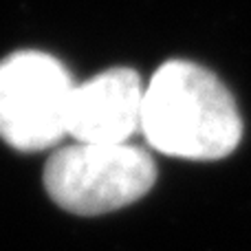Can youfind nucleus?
Wrapping results in <instances>:
<instances>
[{"instance_id":"nucleus-1","label":"nucleus","mask_w":251,"mask_h":251,"mask_svg":"<svg viewBox=\"0 0 251 251\" xmlns=\"http://www.w3.org/2000/svg\"><path fill=\"white\" fill-rule=\"evenodd\" d=\"M141 132L168 156L214 161L231 154L243 134L225 84L192 62H165L143 95Z\"/></svg>"},{"instance_id":"nucleus-2","label":"nucleus","mask_w":251,"mask_h":251,"mask_svg":"<svg viewBox=\"0 0 251 251\" xmlns=\"http://www.w3.org/2000/svg\"><path fill=\"white\" fill-rule=\"evenodd\" d=\"M156 181L152 156L132 143H82L60 148L44 168V187L55 205L77 216L122 209Z\"/></svg>"},{"instance_id":"nucleus-3","label":"nucleus","mask_w":251,"mask_h":251,"mask_svg":"<svg viewBox=\"0 0 251 251\" xmlns=\"http://www.w3.org/2000/svg\"><path fill=\"white\" fill-rule=\"evenodd\" d=\"M75 84L60 60L18 51L0 62V137L20 152L51 148L69 134Z\"/></svg>"},{"instance_id":"nucleus-4","label":"nucleus","mask_w":251,"mask_h":251,"mask_svg":"<svg viewBox=\"0 0 251 251\" xmlns=\"http://www.w3.org/2000/svg\"><path fill=\"white\" fill-rule=\"evenodd\" d=\"M146 88L132 69H108L75 86L69 134L82 143H128L141 130Z\"/></svg>"}]
</instances>
